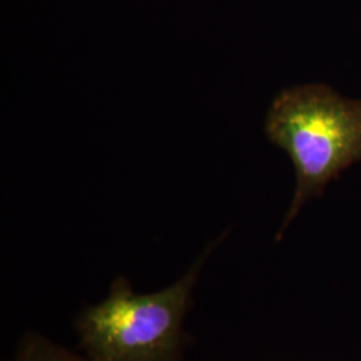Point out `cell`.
<instances>
[{"label": "cell", "mask_w": 361, "mask_h": 361, "mask_svg": "<svg viewBox=\"0 0 361 361\" xmlns=\"http://www.w3.org/2000/svg\"><path fill=\"white\" fill-rule=\"evenodd\" d=\"M264 131L289 155L296 173L295 194L276 237L280 241L310 200L361 161V101L326 85L293 86L271 101Z\"/></svg>", "instance_id": "cell-1"}, {"label": "cell", "mask_w": 361, "mask_h": 361, "mask_svg": "<svg viewBox=\"0 0 361 361\" xmlns=\"http://www.w3.org/2000/svg\"><path fill=\"white\" fill-rule=\"evenodd\" d=\"M224 235L209 243L174 283L150 293L135 292L118 277L99 302L79 313V343L92 361H178L185 322L207 258Z\"/></svg>", "instance_id": "cell-2"}, {"label": "cell", "mask_w": 361, "mask_h": 361, "mask_svg": "<svg viewBox=\"0 0 361 361\" xmlns=\"http://www.w3.org/2000/svg\"><path fill=\"white\" fill-rule=\"evenodd\" d=\"M13 361H92L86 355L80 356L65 348L51 338L28 332L22 337Z\"/></svg>", "instance_id": "cell-3"}]
</instances>
